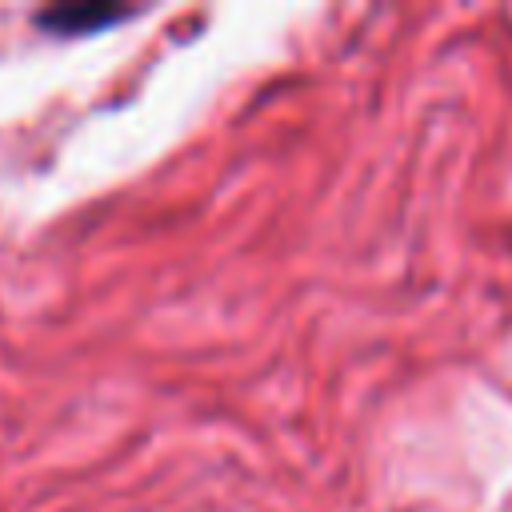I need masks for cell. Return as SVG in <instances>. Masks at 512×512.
Wrapping results in <instances>:
<instances>
[{"label":"cell","instance_id":"cell-1","mask_svg":"<svg viewBox=\"0 0 512 512\" xmlns=\"http://www.w3.org/2000/svg\"><path fill=\"white\" fill-rule=\"evenodd\" d=\"M132 8L128 4H112V0H68V4H48L36 12V24L44 32H60V36H80V32H96L108 28L116 20H128Z\"/></svg>","mask_w":512,"mask_h":512}]
</instances>
